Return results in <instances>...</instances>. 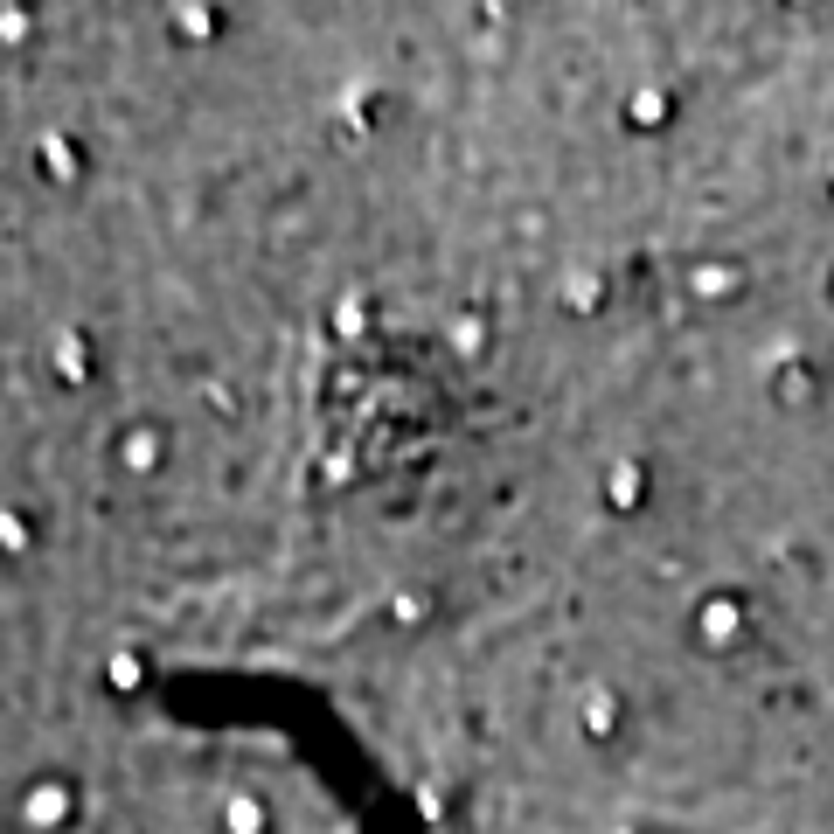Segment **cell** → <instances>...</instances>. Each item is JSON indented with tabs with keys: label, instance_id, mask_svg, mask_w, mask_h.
Segmentation results:
<instances>
[{
	"label": "cell",
	"instance_id": "1",
	"mask_svg": "<svg viewBox=\"0 0 834 834\" xmlns=\"http://www.w3.org/2000/svg\"><path fill=\"white\" fill-rule=\"evenodd\" d=\"M21 821H28V828H63V821H70V786H56V779L28 786V800H21Z\"/></svg>",
	"mask_w": 834,
	"mask_h": 834
},
{
	"label": "cell",
	"instance_id": "2",
	"mask_svg": "<svg viewBox=\"0 0 834 834\" xmlns=\"http://www.w3.org/2000/svg\"><path fill=\"white\" fill-rule=\"evenodd\" d=\"M640 494H647V473H640L633 459H619V466H612V480H605V501H612V508H633Z\"/></svg>",
	"mask_w": 834,
	"mask_h": 834
},
{
	"label": "cell",
	"instance_id": "3",
	"mask_svg": "<svg viewBox=\"0 0 834 834\" xmlns=\"http://www.w3.org/2000/svg\"><path fill=\"white\" fill-rule=\"evenodd\" d=\"M626 119H633V126H661V119H668V91H633V98H626Z\"/></svg>",
	"mask_w": 834,
	"mask_h": 834
},
{
	"label": "cell",
	"instance_id": "4",
	"mask_svg": "<svg viewBox=\"0 0 834 834\" xmlns=\"http://www.w3.org/2000/svg\"><path fill=\"white\" fill-rule=\"evenodd\" d=\"M577 716H584V730H591V737H605V730H612V716H619V702H612V689H591V702H584Z\"/></svg>",
	"mask_w": 834,
	"mask_h": 834
},
{
	"label": "cell",
	"instance_id": "5",
	"mask_svg": "<svg viewBox=\"0 0 834 834\" xmlns=\"http://www.w3.org/2000/svg\"><path fill=\"white\" fill-rule=\"evenodd\" d=\"M119 459H126L133 473H146V466L160 459V438H153V431H126V445H119Z\"/></svg>",
	"mask_w": 834,
	"mask_h": 834
},
{
	"label": "cell",
	"instance_id": "6",
	"mask_svg": "<svg viewBox=\"0 0 834 834\" xmlns=\"http://www.w3.org/2000/svg\"><path fill=\"white\" fill-rule=\"evenodd\" d=\"M730 626H737V605H730V598L702 605V633H709V640H730Z\"/></svg>",
	"mask_w": 834,
	"mask_h": 834
},
{
	"label": "cell",
	"instance_id": "7",
	"mask_svg": "<svg viewBox=\"0 0 834 834\" xmlns=\"http://www.w3.org/2000/svg\"><path fill=\"white\" fill-rule=\"evenodd\" d=\"M56 369H63V376H70V383H77V376H84V369H91V362H84V348H77V341H70V334H56Z\"/></svg>",
	"mask_w": 834,
	"mask_h": 834
},
{
	"label": "cell",
	"instance_id": "8",
	"mask_svg": "<svg viewBox=\"0 0 834 834\" xmlns=\"http://www.w3.org/2000/svg\"><path fill=\"white\" fill-rule=\"evenodd\" d=\"M258 821H265L258 800H230V828H237V834H258Z\"/></svg>",
	"mask_w": 834,
	"mask_h": 834
}]
</instances>
